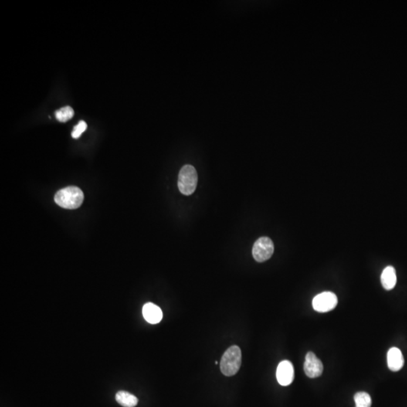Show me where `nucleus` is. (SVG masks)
Instances as JSON below:
<instances>
[{
  "label": "nucleus",
  "instance_id": "1",
  "mask_svg": "<svg viewBox=\"0 0 407 407\" xmlns=\"http://www.w3.org/2000/svg\"><path fill=\"white\" fill-rule=\"evenodd\" d=\"M83 191L76 187H68L57 191L55 201L57 205L65 209H76L82 205Z\"/></svg>",
  "mask_w": 407,
  "mask_h": 407
},
{
  "label": "nucleus",
  "instance_id": "2",
  "mask_svg": "<svg viewBox=\"0 0 407 407\" xmlns=\"http://www.w3.org/2000/svg\"><path fill=\"white\" fill-rule=\"evenodd\" d=\"M242 351L237 345L231 346L222 355L220 370L223 375L232 376L240 370L242 365Z\"/></svg>",
  "mask_w": 407,
  "mask_h": 407
},
{
  "label": "nucleus",
  "instance_id": "3",
  "mask_svg": "<svg viewBox=\"0 0 407 407\" xmlns=\"http://www.w3.org/2000/svg\"><path fill=\"white\" fill-rule=\"evenodd\" d=\"M198 174L193 166H184L179 173L178 188L184 195H190L196 189Z\"/></svg>",
  "mask_w": 407,
  "mask_h": 407
},
{
  "label": "nucleus",
  "instance_id": "4",
  "mask_svg": "<svg viewBox=\"0 0 407 407\" xmlns=\"http://www.w3.org/2000/svg\"><path fill=\"white\" fill-rule=\"evenodd\" d=\"M274 244L268 237H262L256 241L253 245V258L258 262H263L270 259L274 253Z\"/></svg>",
  "mask_w": 407,
  "mask_h": 407
},
{
  "label": "nucleus",
  "instance_id": "5",
  "mask_svg": "<svg viewBox=\"0 0 407 407\" xmlns=\"http://www.w3.org/2000/svg\"><path fill=\"white\" fill-rule=\"evenodd\" d=\"M337 304L338 298L337 295L332 292L320 293L313 300V309L317 313H328L337 307Z\"/></svg>",
  "mask_w": 407,
  "mask_h": 407
},
{
  "label": "nucleus",
  "instance_id": "6",
  "mask_svg": "<svg viewBox=\"0 0 407 407\" xmlns=\"http://www.w3.org/2000/svg\"><path fill=\"white\" fill-rule=\"evenodd\" d=\"M324 366L313 352H309L306 356L304 371L306 375L311 378H317L323 374Z\"/></svg>",
  "mask_w": 407,
  "mask_h": 407
},
{
  "label": "nucleus",
  "instance_id": "7",
  "mask_svg": "<svg viewBox=\"0 0 407 407\" xmlns=\"http://www.w3.org/2000/svg\"><path fill=\"white\" fill-rule=\"evenodd\" d=\"M278 381L282 386H288L294 379V368L289 361H283L278 366L276 371Z\"/></svg>",
  "mask_w": 407,
  "mask_h": 407
},
{
  "label": "nucleus",
  "instance_id": "8",
  "mask_svg": "<svg viewBox=\"0 0 407 407\" xmlns=\"http://www.w3.org/2000/svg\"><path fill=\"white\" fill-rule=\"evenodd\" d=\"M142 312H143V317L150 324H158L163 317L161 309L157 305L152 303H146L143 306Z\"/></svg>",
  "mask_w": 407,
  "mask_h": 407
},
{
  "label": "nucleus",
  "instance_id": "9",
  "mask_svg": "<svg viewBox=\"0 0 407 407\" xmlns=\"http://www.w3.org/2000/svg\"><path fill=\"white\" fill-rule=\"evenodd\" d=\"M388 368L393 372H398L404 365V358L399 348H390L387 355Z\"/></svg>",
  "mask_w": 407,
  "mask_h": 407
},
{
  "label": "nucleus",
  "instance_id": "10",
  "mask_svg": "<svg viewBox=\"0 0 407 407\" xmlns=\"http://www.w3.org/2000/svg\"><path fill=\"white\" fill-rule=\"evenodd\" d=\"M381 282L383 287L387 290L394 289L397 283L396 271L393 266H387L381 276Z\"/></svg>",
  "mask_w": 407,
  "mask_h": 407
},
{
  "label": "nucleus",
  "instance_id": "11",
  "mask_svg": "<svg viewBox=\"0 0 407 407\" xmlns=\"http://www.w3.org/2000/svg\"><path fill=\"white\" fill-rule=\"evenodd\" d=\"M116 400L118 404L123 407H134L138 403L137 397L125 391H120L116 393Z\"/></svg>",
  "mask_w": 407,
  "mask_h": 407
},
{
  "label": "nucleus",
  "instance_id": "12",
  "mask_svg": "<svg viewBox=\"0 0 407 407\" xmlns=\"http://www.w3.org/2000/svg\"><path fill=\"white\" fill-rule=\"evenodd\" d=\"M354 400L356 407H371L372 405V399L370 394L364 391L356 393Z\"/></svg>",
  "mask_w": 407,
  "mask_h": 407
},
{
  "label": "nucleus",
  "instance_id": "13",
  "mask_svg": "<svg viewBox=\"0 0 407 407\" xmlns=\"http://www.w3.org/2000/svg\"><path fill=\"white\" fill-rule=\"evenodd\" d=\"M55 116L58 121L61 123H66L74 116V110L70 106H65L56 111Z\"/></svg>",
  "mask_w": 407,
  "mask_h": 407
},
{
  "label": "nucleus",
  "instance_id": "14",
  "mask_svg": "<svg viewBox=\"0 0 407 407\" xmlns=\"http://www.w3.org/2000/svg\"><path fill=\"white\" fill-rule=\"evenodd\" d=\"M87 128V124L84 121H80L78 123L77 125L75 126L72 132L73 138L77 139L82 135V133Z\"/></svg>",
  "mask_w": 407,
  "mask_h": 407
}]
</instances>
